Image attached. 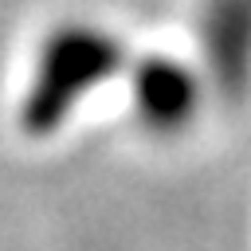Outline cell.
<instances>
[{
  "label": "cell",
  "mask_w": 251,
  "mask_h": 251,
  "mask_svg": "<svg viewBox=\"0 0 251 251\" xmlns=\"http://www.w3.org/2000/svg\"><path fill=\"white\" fill-rule=\"evenodd\" d=\"M122 39L94 24H63L39 47L31 86L20 102V126L27 133H51L67 122V114L110 75L122 67Z\"/></svg>",
  "instance_id": "cell-1"
},
{
  "label": "cell",
  "mask_w": 251,
  "mask_h": 251,
  "mask_svg": "<svg viewBox=\"0 0 251 251\" xmlns=\"http://www.w3.org/2000/svg\"><path fill=\"white\" fill-rule=\"evenodd\" d=\"M129 94H133L137 118L149 129L173 133V129H184L192 122L196 102H200V82H196L192 67H184L180 59L149 55V59H141L133 67Z\"/></svg>",
  "instance_id": "cell-2"
},
{
  "label": "cell",
  "mask_w": 251,
  "mask_h": 251,
  "mask_svg": "<svg viewBox=\"0 0 251 251\" xmlns=\"http://www.w3.org/2000/svg\"><path fill=\"white\" fill-rule=\"evenodd\" d=\"M204 47L216 82L227 94H239L251 78V0H208Z\"/></svg>",
  "instance_id": "cell-3"
}]
</instances>
